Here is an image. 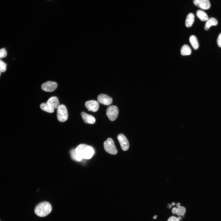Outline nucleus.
Masks as SVG:
<instances>
[{
	"label": "nucleus",
	"instance_id": "obj_15",
	"mask_svg": "<svg viewBox=\"0 0 221 221\" xmlns=\"http://www.w3.org/2000/svg\"><path fill=\"white\" fill-rule=\"evenodd\" d=\"M196 15L197 17L202 21H207L209 19L207 14L201 10H197Z\"/></svg>",
	"mask_w": 221,
	"mask_h": 221
},
{
	"label": "nucleus",
	"instance_id": "obj_22",
	"mask_svg": "<svg viewBox=\"0 0 221 221\" xmlns=\"http://www.w3.org/2000/svg\"><path fill=\"white\" fill-rule=\"evenodd\" d=\"M7 56L6 51L4 48L0 49V59L5 57Z\"/></svg>",
	"mask_w": 221,
	"mask_h": 221
},
{
	"label": "nucleus",
	"instance_id": "obj_21",
	"mask_svg": "<svg viewBox=\"0 0 221 221\" xmlns=\"http://www.w3.org/2000/svg\"><path fill=\"white\" fill-rule=\"evenodd\" d=\"M6 63L0 60V71L1 72H4L6 71Z\"/></svg>",
	"mask_w": 221,
	"mask_h": 221
},
{
	"label": "nucleus",
	"instance_id": "obj_14",
	"mask_svg": "<svg viewBox=\"0 0 221 221\" xmlns=\"http://www.w3.org/2000/svg\"><path fill=\"white\" fill-rule=\"evenodd\" d=\"M195 16L194 14L192 13H190L188 14L187 16L185 25L187 27L191 26L194 21Z\"/></svg>",
	"mask_w": 221,
	"mask_h": 221
},
{
	"label": "nucleus",
	"instance_id": "obj_9",
	"mask_svg": "<svg viewBox=\"0 0 221 221\" xmlns=\"http://www.w3.org/2000/svg\"><path fill=\"white\" fill-rule=\"evenodd\" d=\"M193 2L195 5L203 10H207L211 6L209 0H193Z\"/></svg>",
	"mask_w": 221,
	"mask_h": 221
},
{
	"label": "nucleus",
	"instance_id": "obj_10",
	"mask_svg": "<svg viewBox=\"0 0 221 221\" xmlns=\"http://www.w3.org/2000/svg\"><path fill=\"white\" fill-rule=\"evenodd\" d=\"M85 105L89 111L95 112L98 110L99 104L98 102L94 100H91L86 102Z\"/></svg>",
	"mask_w": 221,
	"mask_h": 221
},
{
	"label": "nucleus",
	"instance_id": "obj_16",
	"mask_svg": "<svg viewBox=\"0 0 221 221\" xmlns=\"http://www.w3.org/2000/svg\"><path fill=\"white\" fill-rule=\"evenodd\" d=\"M190 43L195 50H197L199 48V44L196 37L194 35L191 36L189 39Z\"/></svg>",
	"mask_w": 221,
	"mask_h": 221
},
{
	"label": "nucleus",
	"instance_id": "obj_4",
	"mask_svg": "<svg viewBox=\"0 0 221 221\" xmlns=\"http://www.w3.org/2000/svg\"><path fill=\"white\" fill-rule=\"evenodd\" d=\"M57 115L58 120L60 122H64L67 120L68 112L64 105L61 104L57 108Z\"/></svg>",
	"mask_w": 221,
	"mask_h": 221
},
{
	"label": "nucleus",
	"instance_id": "obj_6",
	"mask_svg": "<svg viewBox=\"0 0 221 221\" xmlns=\"http://www.w3.org/2000/svg\"><path fill=\"white\" fill-rule=\"evenodd\" d=\"M56 82L52 81H48L42 84L41 86L42 89L47 92H52L57 87Z\"/></svg>",
	"mask_w": 221,
	"mask_h": 221
},
{
	"label": "nucleus",
	"instance_id": "obj_2",
	"mask_svg": "<svg viewBox=\"0 0 221 221\" xmlns=\"http://www.w3.org/2000/svg\"><path fill=\"white\" fill-rule=\"evenodd\" d=\"M51 204L47 202H43L38 204L35 207L34 211L38 216L41 217L47 216L52 211Z\"/></svg>",
	"mask_w": 221,
	"mask_h": 221
},
{
	"label": "nucleus",
	"instance_id": "obj_17",
	"mask_svg": "<svg viewBox=\"0 0 221 221\" xmlns=\"http://www.w3.org/2000/svg\"><path fill=\"white\" fill-rule=\"evenodd\" d=\"M191 49L188 45H184L181 48V54L183 56L190 55L191 54Z\"/></svg>",
	"mask_w": 221,
	"mask_h": 221
},
{
	"label": "nucleus",
	"instance_id": "obj_24",
	"mask_svg": "<svg viewBox=\"0 0 221 221\" xmlns=\"http://www.w3.org/2000/svg\"><path fill=\"white\" fill-rule=\"evenodd\" d=\"M167 221H178V220L176 217L171 216L168 219Z\"/></svg>",
	"mask_w": 221,
	"mask_h": 221
},
{
	"label": "nucleus",
	"instance_id": "obj_25",
	"mask_svg": "<svg viewBox=\"0 0 221 221\" xmlns=\"http://www.w3.org/2000/svg\"><path fill=\"white\" fill-rule=\"evenodd\" d=\"M177 211V208L176 207H174L172 209V213L173 214H176Z\"/></svg>",
	"mask_w": 221,
	"mask_h": 221
},
{
	"label": "nucleus",
	"instance_id": "obj_13",
	"mask_svg": "<svg viewBox=\"0 0 221 221\" xmlns=\"http://www.w3.org/2000/svg\"><path fill=\"white\" fill-rule=\"evenodd\" d=\"M218 24L217 20L214 17L210 18L206 21L204 26L205 30H208L210 27L212 25H216Z\"/></svg>",
	"mask_w": 221,
	"mask_h": 221
},
{
	"label": "nucleus",
	"instance_id": "obj_11",
	"mask_svg": "<svg viewBox=\"0 0 221 221\" xmlns=\"http://www.w3.org/2000/svg\"><path fill=\"white\" fill-rule=\"evenodd\" d=\"M81 114L83 121L85 123L93 124L95 123V119L93 116L88 114L84 112H82Z\"/></svg>",
	"mask_w": 221,
	"mask_h": 221
},
{
	"label": "nucleus",
	"instance_id": "obj_18",
	"mask_svg": "<svg viewBox=\"0 0 221 221\" xmlns=\"http://www.w3.org/2000/svg\"><path fill=\"white\" fill-rule=\"evenodd\" d=\"M40 107L42 110L48 113H52L54 111V108L47 103H42Z\"/></svg>",
	"mask_w": 221,
	"mask_h": 221
},
{
	"label": "nucleus",
	"instance_id": "obj_29",
	"mask_svg": "<svg viewBox=\"0 0 221 221\" xmlns=\"http://www.w3.org/2000/svg\"><path fill=\"white\" fill-rule=\"evenodd\" d=\"M169 207V208H170L171 207L172 205L171 204H168Z\"/></svg>",
	"mask_w": 221,
	"mask_h": 221
},
{
	"label": "nucleus",
	"instance_id": "obj_31",
	"mask_svg": "<svg viewBox=\"0 0 221 221\" xmlns=\"http://www.w3.org/2000/svg\"></svg>",
	"mask_w": 221,
	"mask_h": 221
},
{
	"label": "nucleus",
	"instance_id": "obj_26",
	"mask_svg": "<svg viewBox=\"0 0 221 221\" xmlns=\"http://www.w3.org/2000/svg\"><path fill=\"white\" fill-rule=\"evenodd\" d=\"M176 206H177V207H179L180 206V204L179 203H177V204H176Z\"/></svg>",
	"mask_w": 221,
	"mask_h": 221
},
{
	"label": "nucleus",
	"instance_id": "obj_19",
	"mask_svg": "<svg viewBox=\"0 0 221 221\" xmlns=\"http://www.w3.org/2000/svg\"><path fill=\"white\" fill-rule=\"evenodd\" d=\"M70 154L73 160L77 161H80L82 160V159L79 157L76 154L75 152V149H73L72 150L70 151Z\"/></svg>",
	"mask_w": 221,
	"mask_h": 221
},
{
	"label": "nucleus",
	"instance_id": "obj_20",
	"mask_svg": "<svg viewBox=\"0 0 221 221\" xmlns=\"http://www.w3.org/2000/svg\"><path fill=\"white\" fill-rule=\"evenodd\" d=\"M185 208L182 206H180L177 208L176 214L179 216L183 215L185 212Z\"/></svg>",
	"mask_w": 221,
	"mask_h": 221
},
{
	"label": "nucleus",
	"instance_id": "obj_8",
	"mask_svg": "<svg viewBox=\"0 0 221 221\" xmlns=\"http://www.w3.org/2000/svg\"><path fill=\"white\" fill-rule=\"evenodd\" d=\"M98 102L103 104L105 105H109L112 103V99L107 95L100 94L98 95L97 98Z\"/></svg>",
	"mask_w": 221,
	"mask_h": 221
},
{
	"label": "nucleus",
	"instance_id": "obj_28",
	"mask_svg": "<svg viewBox=\"0 0 221 221\" xmlns=\"http://www.w3.org/2000/svg\"><path fill=\"white\" fill-rule=\"evenodd\" d=\"M175 203H172L171 204V205L172 206H174V205H175Z\"/></svg>",
	"mask_w": 221,
	"mask_h": 221
},
{
	"label": "nucleus",
	"instance_id": "obj_12",
	"mask_svg": "<svg viewBox=\"0 0 221 221\" xmlns=\"http://www.w3.org/2000/svg\"><path fill=\"white\" fill-rule=\"evenodd\" d=\"M47 103L54 109H57L60 105L58 99L56 96L50 97L47 101Z\"/></svg>",
	"mask_w": 221,
	"mask_h": 221
},
{
	"label": "nucleus",
	"instance_id": "obj_23",
	"mask_svg": "<svg viewBox=\"0 0 221 221\" xmlns=\"http://www.w3.org/2000/svg\"><path fill=\"white\" fill-rule=\"evenodd\" d=\"M218 46L221 48V33L219 35L217 41Z\"/></svg>",
	"mask_w": 221,
	"mask_h": 221
},
{
	"label": "nucleus",
	"instance_id": "obj_5",
	"mask_svg": "<svg viewBox=\"0 0 221 221\" xmlns=\"http://www.w3.org/2000/svg\"><path fill=\"white\" fill-rule=\"evenodd\" d=\"M118 108L115 106H109L106 110V114L109 119L111 121L115 120L117 118L118 114Z\"/></svg>",
	"mask_w": 221,
	"mask_h": 221
},
{
	"label": "nucleus",
	"instance_id": "obj_27",
	"mask_svg": "<svg viewBox=\"0 0 221 221\" xmlns=\"http://www.w3.org/2000/svg\"><path fill=\"white\" fill-rule=\"evenodd\" d=\"M177 218L178 221H180V220L181 219V217H179Z\"/></svg>",
	"mask_w": 221,
	"mask_h": 221
},
{
	"label": "nucleus",
	"instance_id": "obj_7",
	"mask_svg": "<svg viewBox=\"0 0 221 221\" xmlns=\"http://www.w3.org/2000/svg\"><path fill=\"white\" fill-rule=\"evenodd\" d=\"M117 138L122 150H127L129 148V144L126 137L123 134H120L118 135Z\"/></svg>",
	"mask_w": 221,
	"mask_h": 221
},
{
	"label": "nucleus",
	"instance_id": "obj_30",
	"mask_svg": "<svg viewBox=\"0 0 221 221\" xmlns=\"http://www.w3.org/2000/svg\"><path fill=\"white\" fill-rule=\"evenodd\" d=\"M157 216H156V215H155V216H153V218L154 219H156L157 218Z\"/></svg>",
	"mask_w": 221,
	"mask_h": 221
},
{
	"label": "nucleus",
	"instance_id": "obj_3",
	"mask_svg": "<svg viewBox=\"0 0 221 221\" xmlns=\"http://www.w3.org/2000/svg\"><path fill=\"white\" fill-rule=\"evenodd\" d=\"M104 149L107 153L112 155L116 154L118 151L114 142L111 138H108L103 143Z\"/></svg>",
	"mask_w": 221,
	"mask_h": 221
},
{
	"label": "nucleus",
	"instance_id": "obj_1",
	"mask_svg": "<svg viewBox=\"0 0 221 221\" xmlns=\"http://www.w3.org/2000/svg\"><path fill=\"white\" fill-rule=\"evenodd\" d=\"M77 155L82 159H88L93 156L94 151L91 146L85 144L79 145L75 149Z\"/></svg>",
	"mask_w": 221,
	"mask_h": 221
}]
</instances>
